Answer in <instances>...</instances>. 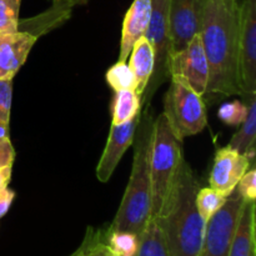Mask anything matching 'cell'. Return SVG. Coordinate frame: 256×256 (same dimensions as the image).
<instances>
[{"mask_svg":"<svg viewBox=\"0 0 256 256\" xmlns=\"http://www.w3.org/2000/svg\"><path fill=\"white\" fill-rule=\"evenodd\" d=\"M238 12L229 10L220 0H202L199 34L209 65L205 95L212 102L225 96L242 95Z\"/></svg>","mask_w":256,"mask_h":256,"instance_id":"cell-1","label":"cell"},{"mask_svg":"<svg viewBox=\"0 0 256 256\" xmlns=\"http://www.w3.org/2000/svg\"><path fill=\"white\" fill-rule=\"evenodd\" d=\"M198 190L199 182L182 156L156 218L169 256H200L205 222L195 205Z\"/></svg>","mask_w":256,"mask_h":256,"instance_id":"cell-2","label":"cell"},{"mask_svg":"<svg viewBox=\"0 0 256 256\" xmlns=\"http://www.w3.org/2000/svg\"><path fill=\"white\" fill-rule=\"evenodd\" d=\"M154 118L148 110L140 115L135 132L134 160L132 174L114 220L109 230H122L142 235L152 219V159L154 139Z\"/></svg>","mask_w":256,"mask_h":256,"instance_id":"cell-3","label":"cell"},{"mask_svg":"<svg viewBox=\"0 0 256 256\" xmlns=\"http://www.w3.org/2000/svg\"><path fill=\"white\" fill-rule=\"evenodd\" d=\"M182 159V142L175 136L166 118L162 112L154 120V139L150 159L152 218L159 216Z\"/></svg>","mask_w":256,"mask_h":256,"instance_id":"cell-4","label":"cell"},{"mask_svg":"<svg viewBox=\"0 0 256 256\" xmlns=\"http://www.w3.org/2000/svg\"><path fill=\"white\" fill-rule=\"evenodd\" d=\"M172 82L165 94L164 112L175 136L184 138L199 134L206 126V106L204 98L189 86L186 82L172 76Z\"/></svg>","mask_w":256,"mask_h":256,"instance_id":"cell-5","label":"cell"},{"mask_svg":"<svg viewBox=\"0 0 256 256\" xmlns=\"http://www.w3.org/2000/svg\"><path fill=\"white\" fill-rule=\"evenodd\" d=\"M169 0H152V16L144 36L154 52V70L142 98V106H146L160 85L169 78L168 64L172 54L169 34Z\"/></svg>","mask_w":256,"mask_h":256,"instance_id":"cell-6","label":"cell"},{"mask_svg":"<svg viewBox=\"0 0 256 256\" xmlns=\"http://www.w3.org/2000/svg\"><path fill=\"white\" fill-rule=\"evenodd\" d=\"M244 198L236 192L228 196L225 204L205 222L200 256H228L236 232Z\"/></svg>","mask_w":256,"mask_h":256,"instance_id":"cell-7","label":"cell"},{"mask_svg":"<svg viewBox=\"0 0 256 256\" xmlns=\"http://www.w3.org/2000/svg\"><path fill=\"white\" fill-rule=\"evenodd\" d=\"M239 74L242 96L256 92V0L239 4Z\"/></svg>","mask_w":256,"mask_h":256,"instance_id":"cell-8","label":"cell"},{"mask_svg":"<svg viewBox=\"0 0 256 256\" xmlns=\"http://www.w3.org/2000/svg\"><path fill=\"white\" fill-rule=\"evenodd\" d=\"M168 72L169 78H180L204 98L209 82V65L200 34L195 35L186 46L170 55Z\"/></svg>","mask_w":256,"mask_h":256,"instance_id":"cell-9","label":"cell"},{"mask_svg":"<svg viewBox=\"0 0 256 256\" xmlns=\"http://www.w3.org/2000/svg\"><path fill=\"white\" fill-rule=\"evenodd\" d=\"M202 0H169V34L172 52L186 46L202 28Z\"/></svg>","mask_w":256,"mask_h":256,"instance_id":"cell-10","label":"cell"},{"mask_svg":"<svg viewBox=\"0 0 256 256\" xmlns=\"http://www.w3.org/2000/svg\"><path fill=\"white\" fill-rule=\"evenodd\" d=\"M250 162L252 160L246 155L240 154L232 148L225 146L219 149L215 154L214 164L210 172V188L228 198L249 170Z\"/></svg>","mask_w":256,"mask_h":256,"instance_id":"cell-11","label":"cell"},{"mask_svg":"<svg viewBox=\"0 0 256 256\" xmlns=\"http://www.w3.org/2000/svg\"><path fill=\"white\" fill-rule=\"evenodd\" d=\"M139 119L140 114L124 124H112L106 145L96 166V178L99 182H109L112 172H115L118 164L122 160V155L132 146Z\"/></svg>","mask_w":256,"mask_h":256,"instance_id":"cell-12","label":"cell"},{"mask_svg":"<svg viewBox=\"0 0 256 256\" xmlns=\"http://www.w3.org/2000/svg\"><path fill=\"white\" fill-rule=\"evenodd\" d=\"M38 38L29 32L0 34V79H12L26 62Z\"/></svg>","mask_w":256,"mask_h":256,"instance_id":"cell-13","label":"cell"},{"mask_svg":"<svg viewBox=\"0 0 256 256\" xmlns=\"http://www.w3.org/2000/svg\"><path fill=\"white\" fill-rule=\"evenodd\" d=\"M152 16V0H134L124 16L119 62H126L132 48L144 36Z\"/></svg>","mask_w":256,"mask_h":256,"instance_id":"cell-14","label":"cell"},{"mask_svg":"<svg viewBox=\"0 0 256 256\" xmlns=\"http://www.w3.org/2000/svg\"><path fill=\"white\" fill-rule=\"evenodd\" d=\"M228 256H256L255 202H245Z\"/></svg>","mask_w":256,"mask_h":256,"instance_id":"cell-15","label":"cell"},{"mask_svg":"<svg viewBox=\"0 0 256 256\" xmlns=\"http://www.w3.org/2000/svg\"><path fill=\"white\" fill-rule=\"evenodd\" d=\"M128 59L136 82V92L142 98L154 70V52L146 38L142 36L132 45Z\"/></svg>","mask_w":256,"mask_h":256,"instance_id":"cell-16","label":"cell"},{"mask_svg":"<svg viewBox=\"0 0 256 256\" xmlns=\"http://www.w3.org/2000/svg\"><path fill=\"white\" fill-rule=\"evenodd\" d=\"M72 8L68 5H59L52 2V6L46 12L42 14L32 16L28 20H19V28L18 30L20 32H29L34 35L35 38H39L40 35L50 32L54 28L59 26L62 22L69 19L72 14Z\"/></svg>","mask_w":256,"mask_h":256,"instance_id":"cell-17","label":"cell"},{"mask_svg":"<svg viewBox=\"0 0 256 256\" xmlns=\"http://www.w3.org/2000/svg\"><path fill=\"white\" fill-rule=\"evenodd\" d=\"M245 104L248 105V115L242 122L239 132H235L228 146L238 150L240 154H244L250 160L255 155V139H256V92L244 95Z\"/></svg>","mask_w":256,"mask_h":256,"instance_id":"cell-18","label":"cell"},{"mask_svg":"<svg viewBox=\"0 0 256 256\" xmlns=\"http://www.w3.org/2000/svg\"><path fill=\"white\" fill-rule=\"evenodd\" d=\"M142 98L135 90L115 92L112 100V125H120L134 119L140 114Z\"/></svg>","mask_w":256,"mask_h":256,"instance_id":"cell-19","label":"cell"},{"mask_svg":"<svg viewBox=\"0 0 256 256\" xmlns=\"http://www.w3.org/2000/svg\"><path fill=\"white\" fill-rule=\"evenodd\" d=\"M135 256H169L164 235L156 218H152L140 235L139 249Z\"/></svg>","mask_w":256,"mask_h":256,"instance_id":"cell-20","label":"cell"},{"mask_svg":"<svg viewBox=\"0 0 256 256\" xmlns=\"http://www.w3.org/2000/svg\"><path fill=\"white\" fill-rule=\"evenodd\" d=\"M105 242L116 256H135L139 249L140 236L130 232L108 229Z\"/></svg>","mask_w":256,"mask_h":256,"instance_id":"cell-21","label":"cell"},{"mask_svg":"<svg viewBox=\"0 0 256 256\" xmlns=\"http://www.w3.org/2000/svg\"><path fill=\"white\" fill-rule=\"evenodd\" d=\"M226 199V196L212 188H202L198 190L196 196H195V205H196L200 216L206 222L225 204Z\"/></svg>","mask_w":256,"mask_h":256,"instance_id":"cell-22","label":"cell"},{"mask_svg":"<svg viewBox=\"0 0 256 256\" xmlns=\"http://www.w3.org/2000/svg\"><path fill=\"white\" fill-rule=\"evenodd\" d=\"M105 79L114 92H120V90L136 92L135 76L126 62H118L116 64L112 65L105 74Z\"/></svg>","mask_w":256,"mask_h":256,"instance_id":"cell-23","label":"cell"},{"mask_svg":"<svg viewBox=\"0 0 256 256\" xmlns=\"http://www.w3.org/2000/svg\"><path fill=\"white\" fill-rule=\"evenodd\" d=\"M22 0H0V34H12L19 28Z\"/></svg>","mask_w":256,"mask_h":256,"instance_id":"cell-24","label":"cell"},{"mask_svg":"<svg viewBox=\"0 0 256 256\" xmlns=\"http://www.w3.org/2000/svg\"><path fill=\"white\" fill-rule=\"evenodd\" d=\"M76 252L80 256H116L105 242V235L102 236L100 232L92 236L90 234L85 236L84 242Z\"/></svg>","mask_w":256,"mask_h":256,"instance_id":"cell-25","label":"cell"},{"mask_svg":"<svg viewBox=\"0 0 256 256\" xmlns=\"http://www.w3.org/2000/svg\"><path fill=\"white\" fill-rule=\"evenodd\" d=\"M248 115V105L235 100L232 102H225L220 106L218 116L222 122L228 125H240Z\"/></svg>","mask_w":256,"mask_h":256,"instance_id":"cell-26","label":"cell"},{"mask_svg":"<svg viewBox=\"0 0 256 256\" xmlns=\"http://www.w3.org/2000/svg\"><path fill=\"white\" fill-rule=\"evenodd\" d=\"M12 79H0V119L10 120Z\"/></svg>","mask_w":256,"mask_h":256,"instance_id":"cell-27","label":"cell"},{"mask_svg":"<svg viewBox=\"0 0 256 256\" xmlns=\"http://www.w3.org/2000/svg\"><path fill=\"white\" fill-rule=\"evenodd\" d=\"M256 172L255 169L248 170L244 174V176L240 179V182H238V192L239 194L244 198L245 202H255L256 199Z\"/></svg>","mask_w":256,"mask_h":256,"instance_id":"cell-28","label":"cell"},{"mask_svg":"<svg viewBox=\"0 0 256 256\" xmlns=\"http://www.w3.org/2000/svg\"><path fill=\"white\" fill-rule=\"evenodd\" d=\"M15 159V150L9 138L0 139V168L12 166Z\"/></svg>","mask_w":256,"mask_h":256,"instance_id":"cell-29","label":"cell"},{"mask_svg":"<svg viewBox=\"0 0 256 256\" xmlns=\"http://www.w3.org/2000/svg\"><path fill=\"white\" fill-rule=\"evenodd\" d=\"M14 198L15 192L12 190H10L8 186L0 189V219L8 212L10 205L12 204Z\"/></svg>","mask_w":256,"mask_h":256,"instance_id":"cell-30","label":"cell"},{"mask_svg":"<svg viewBox=\"0 0 256 256\" xmlns=\"http://www.w3.org/2000/svg\"><path fill=\"white\" fill-rule=\"evenodd\" d=\"M12 166H2L0 168V189L6 188L12 179Z\"/></svg>","mask_w":256,"mask_h":256,"instance_id":"cell-31","label":"cell"},{"mask_svg":"<svg viewBox=\"0 0 256 256\" xmlns=\"http://www.w3.org/2000/svg\"><path fill=\"white\" fill-rule=\"evenodd\" d=\"M9 122L10 120L0 119V139L9 138Z\"/></svg>","mask_w":256,"mask_h":256,"instance_id":"cell-32","label":"cell"},{"mask_svg":"<svg viewBox=\"0 0 256 256\" xmlns=\"http://www.w3.org/2000/svg\"><path fill=\"white\" fill-rule=\"evenodd\" d=\"M220 2H222L228 9L232 10V12H238V10H239L240 0H220Z\"/></svg>","mask_w":256,"mask_h":256,"instance_id":"cell-33","label":"cell"},{"mask_svg":"<svg viewBox=\"0 0 256 256\" xmlns=\"http://www.w3.org/2000/svg\"><path fill=\"white\" fill-rule=\"evenodd\" d=\"M88 0H69V4L72 5V8L76 6V5H82V4H86Z\"/></svg>","mask_w":256,"mask_h":256,"instance_id":"cell-34","label":"cell"},{"mask_svg":"<svg viewBox=\"0 0 256 256\" xmlns=\"http://www.w3.org/2000/svg\"><path fill=\"white\" fill-rule=\"evenodd\" d=\"M72 256H80L79 254H78V252H75V254L74 255H72Z\"/></svg>","mask_w":256,"mask_h":256,"instance_id":"cell-35","label":"cell"}]
</instances>
